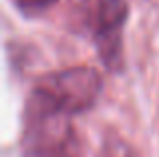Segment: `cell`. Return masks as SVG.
<instances>
[{
  "mask_svg": "<svg viewBox=\"0 0 159 157\" xmlns=\"http://www.w3.org/2000/svg\"><path fill=\"white\" fill-rule=\"evenodd\" d=\"M129 18L127 0H91V26L103 65L109 71L123 67V30Z\"/></svg>",
  "mask_w": 159,
  "mask_h": 157,
  "instance_id": "7a4b0ae2",
  "label": "cell"
},
{
  "mask_svg": "<svg viewBox=\"0 0 159 157\" xmlns=\"http://www.w3.org/2000/svg\"><path fill=\"white\" fill-rule=\"evenodd\" d=\"M103 78L93 67H69L39 78L30 93L26 115L73 117L89 111L99 101Z\"/></svg>",
  "mask_w": 159,
  "mask_h": 157,
  "instance_id": "6da1fadb",
  "label": "cell"
},
{
  "mask_svg": "<svg viewBox=\"0 0 159 157\" xmlns=\"http://www.w3.org/2000/svg\"><path fill=\"white\" fill-rule=\"evenodd\" d=\"M57 2L58 0H14L16 8L24 16H40V14L51 10Z\"/></svg>",
  "mask_w": 159,
  "mask_h": 157,
  "instance_id": "3957f363",
  "label": "cell"
}]
</instances>
